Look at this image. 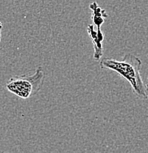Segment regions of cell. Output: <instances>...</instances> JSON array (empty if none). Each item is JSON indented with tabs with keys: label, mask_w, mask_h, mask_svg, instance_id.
I'll list each match as a JSON object with an SVG mask.
<instances>
[{
	"label": "cell",
	"mask_w": 148,
	"mask_h": 153,
	"mask_svg": "<svg viewBox=\"0 0 148 153\" xmlns=\"http://www.w3.org/2000/svg\"><path fill=\"white\" fill-rule=\"evenodd\" d=\"M142 62L141 59L132 53H127L122 60H118L109 57H104L100 60V68L114 71L130 83L133 93L138 97L147 100L145 86L141 76Z\"/></svg>",
	"instance_id": "obj_1"
},
{
	"label": "cell",
	"mask_w": 148,
	"mask_h": 153,
	"mask_svg": "<svg viewBox=\"0 0 148 153\" xmlns=\"http://www.w3.org/2000/svg\"><path fill=\"white\" fill-rule=\"evenodd\" d=\"M44 71L39 66L32 74H22L10 77L6 82L5 87L13 94L23 100H28L37 94L44 85Z\"/></svg>",
	"instance_id": "obj_2"
},
{
	"label": "cell",
	"mask_w": 148,
	"mask_h": 153,
	"mask_svg": "<svg viewBox=\"0 0 148 153\" xmlns=\"http://www.w3.org/2000/svg\"><path fill=\"white\" fill-rule=\"evenodd\" d=\"M89 8L91 10V20L92 23L96 27V30L97 31L98 37L102 41H104V34L101 30V26L105 22L106 18H108V14L106 13V10L102 8L97 3V1H93L89 4Z\"/></svg>",
	"instance_id": "obj_3"
},
{
	"label": "cell",
	"mask_w": 148,
	"mask_h": 153,
	"mask_svg": "<svg viewBox=\"0 0 148 153\" xmlns=\"http://www.w3.org/2000/svg\"><path fill=\"white\" fill-rule=\"evenodd\" d=\"M87 32L92 41V44L94 46V55L93 57L94 60L98 61L101 59L103 55V41H102L98 37L97 31L95 30L94 25H89L87 26Z\"/></svg>",
	"instance_id": "obj_4"
},
{
	"label": "cell",
	"mask_w": 148,
	"mask_h": 153,
	"mask_svg": "<svg viewBox=\"0 0 148 153\" xmlns=\"http://www.w3.org/2000/svg\"><path fill=\"white\" fill-rule=\"evenodd\" d=\"M144 86H145V92H146V95H147V97L148 99V79L147 82L144 84Z\"/></svg>",
	"instance_id": "obj_5"
},
{
	"label": "cell",
	"mask_w": 148,
	"mask_h": 153,
	"mask_svg": "<svg viewBox=\"0 0 148 153\" xmlns=\"http://www.w3.org/2000/svg\"><path fill=\"white\" fill-rule=\"evenodd\" d=\"M2 28H3L2 23L0 22V41H1V31H2Z\"/></svg>",
	"instance_id": "obj_6"
}]
</instances>
